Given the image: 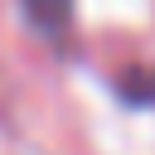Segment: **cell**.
<instances>
[{"label": "cell", "mask_w": 155, "mask_h": 155, "mask_svg": "<svg viewBox=\"0 0 155 155\" xmlns=\"http://www.w3.org/2000/svg\"><path fill=\"white\" fill-rule=\"evenodd\" d=\"M29 5V15L39 19V24H53V19H63V10H68V0H24Z\"/></svg>", "instance_id": "1"}]
</instances>
